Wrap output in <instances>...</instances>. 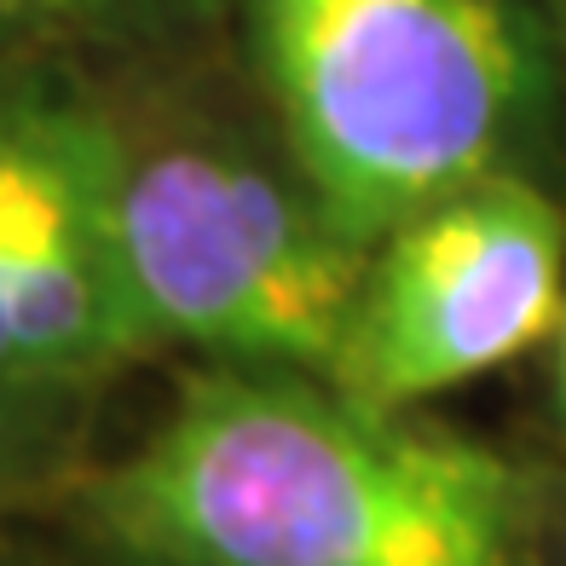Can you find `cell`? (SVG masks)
Returning a JSON list of instances; mask_svg holds the SVG:
<instances>
[{"label":"cell","mask_w":566,"mask_h":566,"mask_svg":"<svg viewBox=\"0 0 566 566\" xmlns=\"http://www.w3.org/2000/svg\"><path fill=\"white\" fill-rule=\"evenodd\" d=\"M98 526L150 566H526L492 451L277 370L191 381L105 474Z\"/></svg>","instance_id":"1"},{"label":"cell","mask_w":566,"mask_h":566,"mask_svg":"<svg viewBox=\"0 0 566 566\" xmlns=\"http://www.w3.org/2000/svg\"><path fill=\"white\" fill-rule=\"evenodd\" d=\"M295 174L353 243L509 174L537 111L521 0H254Z\"/></svg>","instance_id":"2"},{"label":"cell","mask_w":566,"mask_h":566,"mask_svg":"<svg viewBox=\"0 0 566 566\" xmlns=\"http://www.w3.org/2000/svg\"><path fill=\"white\" fill-rule=\"evenodd\" d=\"M105 191L145 342L202 347L226 370L336 376L370 249L301 174L220 139L127 145L105 127Z\"/></svg>","instance_id":"3"},{"label":"cell","mask_w":566,"mask_h":566,"mask_svg":"<svg viewBox=\"0 0 566 566\" xmlns=\"http://www.w3.org/2000/svg\"><path fill=\"white\" fill-rule=\"evenodd\" d=\"M560 313L566 214L526 174H485L370 243L329 388L405 417L549 342Z\"/></svg>","instance_id":"4"},{"label":"cell","mask_w":566,"mask_h":566,"mask_svg":"<svg viewBox=\"0 0 566 566\" xmlns=\"http://www.w3.org/2000/svg\"><path fill=\"white\" fill-rule=\"evenodd\" d=\"M0 329L18 388L111 370L145 347L111 231L105 122L0 111Z\"/></svg>","instance_id":"5"},{"label":"cell","mask_w":566,"mask_h":566,"mask_svg":"<svg viewBox=\"0 0 566 566\" xmlns=\"http://www.w3.org/2000/svg\"><path fill=\"white\" fill-rule=\"evenodd\" d=\"M82 7H105V0H0V23L7 18H46V12H82Z\"/></svg>","instance_id":"6"},{"label":"cell","mask_w":566,"mask_h":566,"mask_svg":"<svg viewBox=\"0 0 566 566\" xmlns=\"http://www.w3.org/2000/svg\"><path fill=\"white\" fill-rule=\"evenodd\" d=\"M549 342H555V399H560V417H566V313H560Z\"/></svg>","instance_id":"7"},{"label":"cell","mask_w":566,"mask_h":566,"mask_svg":"<svg viewBox=\"0 0 566 566\" xmlns=\"http://www.w3.org/2000/svg\"><path fill=\"white\" fill-rule=\"evenodd\" d=\"M18 381H12V353H7V329H0V394H12Z\"/></svg>","instance_id":"8"},{"label":"cell","mask_w":566,"mask_h":566,"mask_svg":"<svg viewBox=\"0 0 566 566\" xmlns=\"http://www.w3.org/2000/svg\"><path fill=\"white\" fill-rule=\"evenodd\" d=\"M0 451H7V394H0Z\"/></svg>","instance_id":"9"},{"label":"cell","mask_w":566,"mask_h":566,"mask_svg":"<svg viewBox=\"0 0 566 566\" xmlns=\"http://www.w3.org/2000/svg\"><path fill=\"white\" fill-rule=\"evenodd\" d=\"M549 7H555V18H560V35H566V0H549Z\"/></svg>","instance_id":"10"}]
</instances>
